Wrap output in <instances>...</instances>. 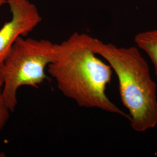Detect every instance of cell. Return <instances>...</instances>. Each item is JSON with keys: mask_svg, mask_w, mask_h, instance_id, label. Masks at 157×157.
Listing matches in <instances>:
<instances>
[{"mask_svg": "<svg viewBox=\"0 0 157 157\" xmlns=\"http://www.w3.org/2000/svg\"><path fill=\"white\" fill-rule=\"evenodd\" d=\"M5 157L4 154H2V153H0V157Z\"/></svg>", "mask_w": 157, "mask_h": 157, "instance_id": "obj_8", "label": "cell"}, {"mask_svg": "<svg viewBox=\"0 0 157 157\" xmlns=\"http://www.w3.org/2000/svg\"><path fill=\"white\" fill-rule=\"evenodd\" d=\"M134 40L137 47L149 56L157 76V29L137 34Z\"/></svg>", "mask_w": 157, "mask_h": 157, "instance_id": "obj_5", "label": "cell"}, {"mask_svg": "<svg viewBox=\"0 0 157 157\" xmlns=\"http://www.w3.org/2000/svg\"><path fill=\"white\" fill-rule=\"evenodd\" d=\"M6 4H7V0H0V7Z\"/></svg>", "mask_w": 157, "mask_h": 157, "instance_id": "obj_7", "label": "cell"}, {"mask_svg": "<svg viewBox=\"0 0 157 157\" xmlns=\"http://www.w3.org/2000/svg\"><path fill=\"white\" fill-rule=\"evenodd\" d=\"M11 19L0 29V67L19 37H26L42 21L35 4L30 0H7Z\"/></svg>", "mask_w": 157, "mask_h": 157, "instance_id": "obj_4", "label": "cell"}, {"mask_svg": "<svg viewBox=\"0 0 157 157\" xmlns=\"http://www.w3.org/2000/svg\"><path fill=\"white\" fill-rule=\"evenodd\" d=\"M3 82L0 75V131L5 127L9 118L10 111L6 106L2 96Z\"/></svg>", "mask_w": 157, "mask_h": 157, "instance_id": "obj_6", "label": "cell"}, {"mask_svg": "<svg viewBox=\"0 0 157 157\" xmlns=\"http://www.w3.org/2000/svg\"><path fill=\"white\" fill-rule=\"evenodd\" d=\"M55 46L48 40L22 36L12 46L0 67L3 99L10 112L16 108L17 92L21 87H37L47 78L45 71L52 61Z\"/></svg>", "mask_w": 157, "mask_h": 157, "instance_id": "obj_3", "label": "cell"}, {"mask_svg": "<svg viewBox=\"0 0 157 157\" xmlns=\"http://www.w3.org/2000/svg\"><path fill=\"white\" fill-rule=\"evenodd\" d=\"M90 48L117 75L121 101L131 128L144 132L157 125V86L146 59L136 47H119L90 36Z\"/></svg>", "mask_w": 157, "mask_h": 157, "instance_id": "obj_2", "label": "cell"}, {"mask_svg": "<svg viewBox=\"0 0 157 157\" xmlns=\"http://www.w3.org/2000/svg\"><path fill=\"white\" fill-rule=\"evenodd\" d=\"M90 37L87 34L75 32L62 43L56 44L54 57L47 71L63 95L80 107L97 108L130 121L129 114L107 95L112 69L91 50Z\"/></svg>", "mask_w": 157, "mask_h": 157, "instance_id": "obj_1", "label": "cell"}]
</instances>
